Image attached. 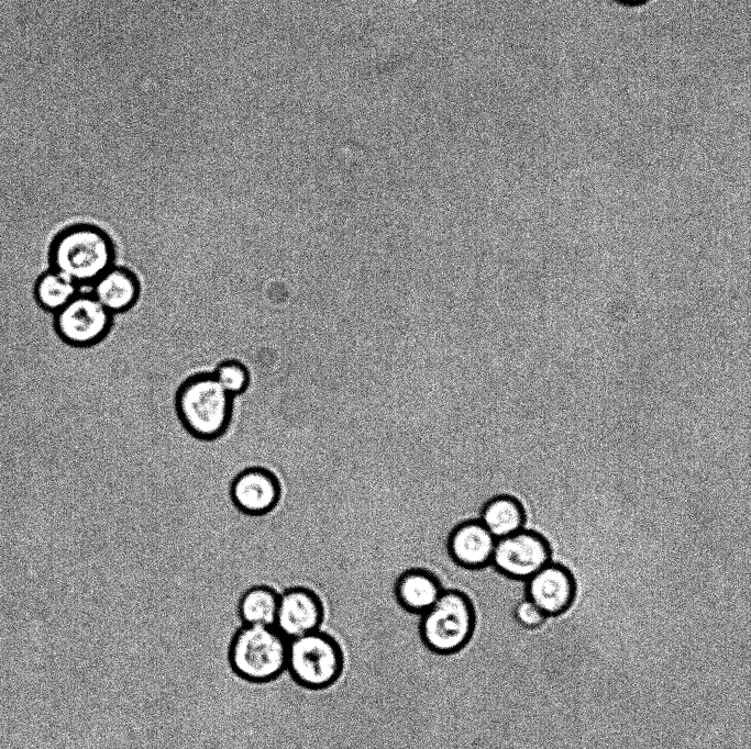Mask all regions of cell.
Wrapping results in <instances>:
<instances>
[{"instance_id":"obj_1","label":"cell","mask_w":751,"mask_h":749,"mask_svg":"<svg viewBox=\"0 0 751 749\" xmlns=\"http://www.w3.org/2000/svg\"><path fill=\"white\" fill-rule=\"evenodd\" d=\"M115 246L110 235L88 222L64 227L49 247V265L81 289L92 283L114 265Z\"/></svg>"},{"instance_id":"obj_2","label":"cell","mask_w":751,"mask_h":749,"mask_svg":"<svg viewBox=\"0 0 751 749\" xmlns=\"http://www.w3.org/2000/svg\"><path fill=\"white\" fill-rule=\"evenodd\" d=\"M174 405L179 423L191 437L214 441L231 426L234 398L219 384L212 372H198L179 384Z\"/></svg>"},{"instance_id":"obj_3","label":"cell","mask_w":751,"mask_h":749,"mask_svg":"<svg viewBox=\"0 0 751 749\" xmlns=\"http://www.w3.org/2000/svg\"><path fill=\"white\" fill-rule=\"evenodd\" d=\"M477 623L475 605L463 590L444 589L438 601L419 619L424 647L440 656L463 650L472 640Z\"/></svg>"},{"instance_id":"obj_4","label":"cell","mask_w":751,"mask_h":749,"mask_svg":"<svg viewBox=\"0 0 751 749\" xmlns=\"http://www.w3.org/2000/svg\"><path fill=\"white\" fill-rule=\"evenodd\" d=\"M345 666L338 639L322 629L288 641L287 673L306 691H320L334 685Z\"/></svg>"},{"instance_id":"obj_5","label":"cell","mask_w":751,"mask_h":749,"mask_svg":"<svg viewBox=\"0 0 751 749\" xmlns=\"http://www.w3.org/2000/svg\"><path fill=\"white\" fill-rule=\"evenodd\" d=\"M288 641L276 627L244 625L230 648L231 666L245 680H273L287 669Z\"/></svg>"},{"instance_id":"obj_6","label":"cell","mask_w":751,"mask_h":749,"mask_svg":"<svg viewBox=\"0 0 751 749\" xmlns=\"http://www.w3.org/2000/svg\"><path fill=\"white\" fill-rule=\"evenodd\" d=\"M113 323L108 312L91 292L80 291L54 315V328L68 346L84 350L103 340Z\"/></svg>"},{"instance_id":"obj_7","label":"cell","mask_w":751,"mask_h":749,"mask_svg":"<svg viewBox=\"0 0 751 749\" xmlns=\"http://www.w3.org/2000/svg\"><path fill=\"white\" fill-rule=\"evenodd\" d=\"M551 546L540 533L521 530L496 540L493 569L504 578L526 581L551 561Z\"/></svg>"},{"instance_id":"obj_8","label":"cell","mask_w":751,"mask_h":749,"mask_svg":"<svg viewBox=\"0 0 751 749\" xmlns=\"http://www.w3.org/2000/svg\"><path fill=\"white\" fill-rule=\"evenodd\" d=\"M283 488L274 471L262 466L241 470L232 479L229 495L234 507L244 515L261 517L273 512L281 500Z\"/></svg>"},{"instance_id":"obj_9","label":"cell","mask_w":751,"mask_h":749,"mask_svg":"<svg viewBox=\"0 0 751 749\" xmlns=\"http://www.w3.org/2000/svg\"><path fill=\"white\" fill-rule=\"evenodd\" d=\"M324 604L308 585L294 584L279 592L276 629L288 640L321 629Z\"/></svg>"},{"instance_id":"obj_10","label":"cell","mask_w":751,"mask_h":749,"mask_svg":"<svg viewBox=\"0 0 751 749\" xmlns=\"http://www.w3.org/2000/svg\"><path fill=\"white\" fill-rule=\"evenodd\" d=\"M524 582L526 597L548 617L564 614L574 603L576 581L561 563L550 561Z\"/></svg>"},{"instance_id":"obj_11","label":"cell","mask_w":751,"mask_h":749,"mask_svg":"<svg viewBox=\"0 0 751 749\" xmlns=\"http://www.w3.org/2000/svg\"><path fill=\"white\" fill-rule=\"evenodd\" d=\"M496 540L477 517H470L451 528L445 547L455 566L479 570L492 564Z\"/></svg>"},{"instance_id":"obj_12","label":"cell","mask_w":751,"mask_h":749,"mask_svg":"<svg viewBox=\"0 0 751 749\" xmlns=\"http://www.w3.org/2000/svg\"><path fill=\"white\" fill-rule=\"evenodd\" d=\"M444 589L442 580L431 569L410 567L396 578L393 594L400 608L420 616L438 601Z\"/></svg>"},{"instance_id":"obj_13","label":"cell","mask_w":751,"mask_h":749,"mask_svg":"<svg viewBox=\"0 0 751 749\" xmlns=\"http://www.w3.org/2000/svg\"><path fill=\"white\" fill-rule=\"evenodd\" d=\"M141 292L136 275L121 266L113 265L91 286V294L112 315L131 310Z\"/></svg>"},{"instance_id":"obj_14","label":"cell","mask_w":751,"mask_h":749,"mask_svg":"<svg viewBox=\"0 0 751 749\" xmlns=\"http://www.w3.org/2000/svg\"><path fill=\"white\" fill-rule=\"evenodd\" d=\"M477 518L496 539H499L524 528L527 514L519 499L500 493L484 502Z\"/></svg>"},{"instance_id":"obj_15","label":"cell","mask_w":751,"mask_h":749,"mask_svg":"<svg viewBox=\"0 0 751 749\" xmlns=\"http://www.w3.org/2000/svg\"><path fill=\"white\" fill-rule=\"evenodd\" d=\"M279 591L265 583L249 586L238 602V613L243 625L275 627Z\"/></svg>"},{"instance_id":"obj_16","label":"cell","mask_w":751,"mask_h":749,"mask_svg":"<svg viewBox=\"0 0 751 749\" xmlns=\"http://www.w3.org/2000/svg\"><path fill=\"white\" fill-rule=\"evenodd\" d=\"M80 291L78 284L54 269L42 273L34 287L36 302L52 313L58 312Z\"/></svg>"},{"instance_id":"obj_17","label":"cell","mask_w":751,"mask_h":749,"mask_svg":"<svg viewBox=\"0 0 751 749\" xmlns=\"http://www.w3.org/2000/svg\"><path fill=\"white\" fill-rule=\"evenodd\" d=\"M219 384L233 398L243 394L250 387L251 374L247 367L236 359L218 364L212 371Z\"/></svg>"},{"instance_id":"obj_18","label":"cell","mask_w":751,"mask_h":749,"mask_svg":"<svg viewBox=\"0 0 751 749\" xmlns=\"http://www.w3.org/2000/svg\"><path fill=\"white\" fill-rule=\"evenodd\" d=\"M513 617L519 625L529 629L539 628L548 618V616L527 597L516 604Z\"/></svg>"},{"instance_id":"obj_19","label":"cell","mask_w":751,"mask_h":749,"mask_svg":"<svg viewBox=\"0 0 751 749\" xmlns=\"http://www.w3.org/2000/svg\"><path fill=\"white\" fill-rule=\"evenodd\" d=\"M618 4H621L623 7H629V8H636V7H641L648 3L650 0H614Z\"/></svg>"},{"instance_id":"obj_20","label":"cell","mask_w":751,"mask_h":749,"mask_svg":"<svg viewBox=\"0 0 751 749\" xmlns=\"http://www.w3.org/2000/svg\"><path fill=\"white\" fill-rule=\"evenodd\" d=\"M15 445H16V439H15ZM16 461H18V455H16ZM18 472H19V465H18ZM19 482H20V474H19ZM20 489H21V484H20Z\"/></svg>"},{"instance_id":"obj_21","label":"cell","mask_w":751,"mask_h":749,"mask_svg":"<svg viewBox=\"0 0 751 749\" xmlns=\"http://www.w3.org/2000/svg\"><path fill=\"white\" fill-rule=\"evenodd\" d=\"M13 449H14L15 452H16V448H15L14 446H13ZM16 463H18V461H16ZM16 466H18V465H16ZM18 477H19V472H18ZM19 488H20V482H19Z\"/></svg>"},{"instance_id":"obj_22","label":"cell","mask_w":751,"mask_h":749,"mask_svg":"<svg viewBox=\"0 0 751 749\" xmlns=\"http://www.w3.org/2000/svg\"><path fill=\"white\" fill-rule=\"evenodd\" d=\"M0 454H1V448H0ZM0 469H1V456H0Z\"/></svg>"}]
</instances>
